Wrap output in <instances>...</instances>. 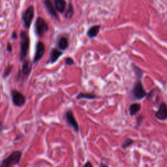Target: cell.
<instances>
[{
	"label": "cell",
	"instance_id": "cell-1",
	"mask_svg": "<svg viewBox=\"0 0 167 167\" xmlns=\"http://www.w3.org/2000/svg\"><path fill=\"white\" fill-rule=\"evenodd\" d=\"M22 157V152L16 151L12 153L10 156L4 159L0 165V167H13L20 163Z\"/></svg>",
	"mask_w": 167,
	"mask_h": 167
},
{
	"label": "cell",
	"instance_id": "cell-2",
	"mask_svg": "<svg viewBox=\"0 0 167 167\" xmlns=\"http://www.w3.org/2000/svg\"><path fill=\"white\" fill-rule=\"evenodd\" d=\"M132 95L137 100L142 99L148 95L144 88L142 82L139 79L134 84L132 90Z\"/></svg>",
	"mask_w": 167,
	"mask_h": 167
},
{
	"label": "cell",
	"instance_id": "cell-3",
	"mask_svg": "<svg viewBox=\"0 0 167 167\" xmlns=\"http://www.w3.org/2000/svg\"><path fill=\"white\" fill-rule=\"evenodd\" d=\"M21 38V53H20V60L24 61L27 56L28 48L29 46V40L27 33L25 32H22L20 33Z\"/></svg>",
	"mask_w": 167,
	"mask_h": 167
},
{
	"label": "cell",
	"instance_id": "cell-4",
	"mask_svg": "<svg viewBox=\"0 0 167 167\" xmlns=\"http://www.w3.org/2000/svg\"><path fill=\"white\" fill-rule=\"evenodd\" d=\"M12 101L16 107H21L26 103V97L20 92L15 90L11 91Z\"/></svg>",
	"mask_w": 167,
	"mask_h": 167
},
{
	"label": "cell",
	"instance_id": "cell-5",
	"mask_svg": "<svg viewBox=\"0 0 167 167\" xmlns=\"http://www.w3.org/2000/svg\"><path fill=\"white\" fill-rule=\"evenodd\" d=\"M34 16V8L33 6H31L27 9L25 13L23 15L22 20L24 23V26L25 28H29L32 24L33 18Z\"/></svg>",
	"mask_w": 167,
	"mask_h": 167
},
{
	"label": "cell",
	"instance_id": "cell-6",
	"mask_svg": "<svg viewBox=\"0 0 167 167\" xmlns=\"http://www.w3.org/2000/svg\"><path fill=\"white\" fill-rule=\"evenodd\" d=\"M48 30V26L42 18H38L35 22V31L39 36H42Z\"/></svg>",
	"mask_w": 167,
	"mask_h": 167
},
{
	"label": "cell",
	"instance_id": "cell-7",
	"mask_svg": "<svg viewBox=\"0 0 167 167\" xmlns=\"http://www.w3.org/2000/svg\"><path fill=\"white\" fill-rule=\"evenodd\" d=\"M65 117L66 120L68 122V123L73 128V129L75 130V132H78L79 131V127L78 124L77 123V121L76 120L75 116L71 110H68L65 114Z\"/></svg>",
	"mask_w": 167,
	"mask_h": 167
},
{
	"label": "cell",
	"instance_id": "cell-8",
	"mask_svg": "<svg viewBox=\"0 0 167 167\" xmlns=\"http://www.w3.org/2000/svg\"><path fill=\"white\" fill-rule=\"evenodd\" d=\"M155 116L159 120H165L167 119V105L165 103H162L160 104Z\"/></svg>",
	"mask_w": 167,
	"mask_h": 167
},
{
	"label": "cell",
	"instance_id": "cell-9",
	"mask_svg": "<svg viewBox=\"0 0 167 167\" xmlns=\"http://www.w3.org/2000/svg\"><path fill=\"white\" fill-rule=\"evenodd\" d=\"M45 45L41 42H39L36 46L35 54L33 59V63H37L42 58L43 55L45 54Z\"/></svg>",
	"mask_w": 167,
	"mask_h": 167
},
{
	"label": "cell",
	"instance_id": "cell-10",
	"mask_svg": "<svg viewBox=\"0 0 167 167\" xmlns=\"http://www.w3.org/2000/svg\"><path fill=\"white\" fill-rule=\"evenodd\" d=\"M44 4L46 9H47L48 12L52 16H53L55 18H58V15L56 13V11H55L54 6L52 3V2L50 1V0H45L44 1Z\"/></svg>",
	"mask_w": 167,
	"mask_h": 167
},
{
	"label": "cell",
	"instance_id": "cell-11",
	"mask_svg": "<svg viewBox=\"0 0 167 167\" xmlns=\"http://www.w3.org/2000/svg\"><path fill=\"white\" fill-rule=\"evenodd\" d=\"M54 4L55 9L58 12L64 13L66 7V2L64 0H54Z\"/></svg>",
	"mask_w": 167,
	"mask_h": 167
},
{
	"label": "cell",
	"instance_id": "cell-12",
	"mask_svg": "<svg viewBox=\"0 0 167 167\" xmlns=\"http://www.w3.org/2000/svg\"><path fill=\"white\" fill-rule=\"evenodd\" d=\"M141 109V105L139 103H133L130 105L129 107V112L130 115L131 116H134Z\"/></svg>",
	"mask_w": 167,
	"mask_h": 167
},
{
	"label": "cell",
	"instance_id": "cell-13",
	"mask_svg": "<svg viewBox=\"0 0 167 167\" xmlns=\"http://www.w3.org/2000/svg\"><path fill=\"white\" fill-rule=\"evenodd\" d=\"M77 98L78 99H95L97 98V96L92 94H89V93H82L80 92L77 95Z\"/></svg>",
	"mask_w": 167,
	"mask_h": 167
},
{
	"label": "cell",
	"instance_id": "cell-14",
	"mask_svg": "<svg viewBox=\"0 0 167 167\" xmlns=\"http://www.w3.org/2000/svg\"><path fill=\"white\" fill-rule=\"evenodd\" d=\"M61 55H62V52H61L60 51H58L57 49H55V48L52 49L51 51V62L52 64L55 63Z\"/></svg>",
	"mask_w": 167,
	"mask_h": 167
},
{
	"label": "cell",
	"instance_id": "cell-15",
	"mask_svg": "<svg viewBox=\"0 0 167 167\" xmlns=\"http://www.w3.org/2000/svg\"><path fill=\"white\" fill-rule=\"evenodd\" d=\"M99 29H100V27L99 26H94L93 27L90 28L89 30L88 31V33H87L88 36L90 38L95 37H96L97 34L99 33Z\"/></svg>",
	"mask_w": 167,
	"mask_h": 167
},
{
	"label": "cell",
	"instance_id": "cell-16",
	"mask_svg": "<svg viewBox=\"0 0 167 167\" xmlns=\"http://www.w3.org/2000/svg\"><path fill=\"white\" fill-rule=\"evenodd\" d=\"M32 70V64L29 61H24L22 65V73L24 75H28Z\"/></svg>",
	"mask_w": 167,
	"mask_h": 167
},
{
	"label": "cell",
	"instance_id": "cell-17",
	"mask_svg": "<svg viewBox=\"0 0 167 167\" xmlns=\"http://www.w3.org/2000/svg\"><path fill=\"white\" fill-rule=\"evenodd\" d=\"M58 46L60 49V50H61V51L65 50V49H67V48L68 47L67 39L66 38H65V37L61 38L60 40L58 42Z\"/></svg>",
	"mask_w": 167,
	"mask_h": 167
},
{
	"label": "cell",
	"instance_id": "cell-18",
	"mask_svg": "<svg viewBox=\"0 0 167 167\" xmlns=\"http://www.w3.org/2000/svg\"><path fill=\"white\" fill-rule=\"evenodd\" d=\"M133 140H132L131 138H126L124 141H123V144L121 145V147L123 148V149H125V148L128 147L129 146H131L133 144Z\"/></svg>",
	"mask_w": 167,
	"mask_h": 167
},
{
	"label": "cell",
	"instance_id": "cell-19",
	"mask_svg": "<svg viewBox=\"0 0 167 167\" xmlns=\"http://www.w3.org/2000/svg\"><path fill=\"white\" fill-rule=\"evenodd\" d=\"M73 15V8L72 7V5L70 4L69 5V7H68V9L65 13V17L67 18H69L71 17H72Z\"/></svg>",
	"mask_w": 167,
	"mask_h": 167
},
{
	"label": "cell",
	"instance_id": "cell-20",
	"mask_svg": "<svg viewBox=\"0 0 167 167\" xmlns=\"http://www.w3.org/2000/svg\"><path fill=\"white\" fill-rule=\"evenodd\" d=\"M12 69H13V66H8L7 68H6L5 71H4L3 75V78H7V77H8L9 76V75L11 74V73Z\"/></svg>",
	"mask_w": 167,
	"mask_h": 167
},
{
	"label": "cell",
	"instance_id": "cell-21",
	"mask_svg": "<svg viewBox=\"0 0 167 167\" xmlns=\"http://www.w3.org/2000/svg\"><path fill=\"white\" fill-rule=\"evenodd\" d=\"M134 71H135V73H136V75H137V78L138 79L141 78L142 77V70L140 69L139 67L135 66V65H134Z\"/></svg>",
	"mask_w": 167,
	"mask_h": 167
},
{
	"label": "cell",
	"instance_id": "cell-22",
	"mask_svg": "<svg viewBox=\"0 0 167 167\" xmlns=\"http://www.w3.org/2000/svg\"><path fill=\"white\" fill-rule=\"evenodd\" d=\"M65 64L67 65H72L75 62H74V60L71 58H67L65 59Z\"/></svg>",
	"mask_w": 167,
	"mask_h": 167
},
{
	"label": "cell",
	"instance_id": "cell-23",
	"mask_svg": "<svg viewBox=\"0 0 167 167\" xmlns=\"http://www.w3.org/2000/svg\"><path fill=\"white\" fill-rule=\"evenodd\" d=\"M144 119V117H142V116H138V117H137V123H138V126H139L140 125V123H142V120H143Z\"/></svg>",
	"mask_w": 167,
	"mask_h": 167
},
{
	"label": "cell",
	"instance_id": "cell-24",
	"mask_svg": "<svg viewBox=\"0 0 167 167\" xmlns=\"http://www.w3.org/2000/svg\"><path fill=\"white\" fill-rule=\"evenodd\" d=\"M7 50L9 52H11L12 51H13V48H12V46L10 44V43H8L7 45Z\"/></svg>",
	"mask_w": 167,
	"mask_h": 167
},
{
	"label": "cell",
	"instance_id": "cell-25",
	"mask_svg": "<svg viewBox=\"0 0 167 167\" xmlns=\"http://www.w3.org/2000/svg\"><path fill=\"white\" fill-rule=\"evenodd\" d=\"M83 167H94V166H93L92 164L90 162L88 161V162H87L84 165V166Z\"/></svg>",
	"mask_w": 167,
	"mask_h": 167
},
{
	"label": "cell",
	"instance_id": "cell-26",
	"mask_svg": "<svg viewBox=\"0 0 167 167\" xmlns=\"http://www.w3.org/2000/svg\"><path fill=\"white\" fill-rule=\"evenodd\" d=\"M12 38L14 39L17 38V34L16 32H13V34H12Z\"/></svg>",
	"mask_w": 167,
	"mask_h": 167
},
{
	"label": "cell",
	"instance_id": "cell-27",
	"mask_svg": "<svg viewBox=\"0 0 167 167\" xmlns=\"http://www.w3.org/2000/svg\"><path fill=\"white\" fill-rule=\"evenodd\" d=\"M99 167H109V166L108 165H105V164L101 163L100 164V165H99Z\"/></svg>",
	"mask_w": 167,
	"mask_h": 167
}]
</instances>
